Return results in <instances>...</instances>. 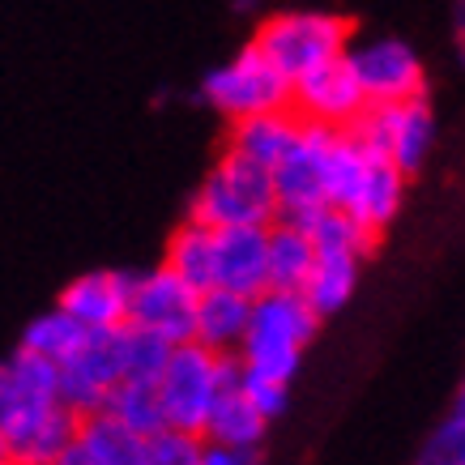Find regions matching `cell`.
<instances>
[{
  "label": "cell",
  "instance_id": "cell-1",
  "mask_svg": "<svg viewBox=\"0 0 465 465\" xmlns=\"http://www.w3.org/2000/svg\"><path fill=\"white\" fill-rule=\"evenodd\" d=\"M321 316L308 308L303 295L291 291H261L252 299V316H248V333L240 341V363L243 371L269 376V381H286L295 376L303 346L312 341Z\"/></svg>",
  "mask_w": 465,
  "mask_h": 465
},
{
  "label": "cell",
  "instance_id": "cell-2",
  "mask_svg": "<svg viewBox=\"0 0 465 465\" xmlns=\"http://www.w3.org/2000/svg\"><path fill=\"white\" fill-rule=\"evenodd\" d=\"M273 210H278V201H273L269 167L235 154V150H223L218 167L197 188L188 218L218 231V226H265L273 223Z\"/></svg>",
  "mask_w": 465,
  "mask_h": 465
},
{
  "label": "cell",
  "instance_id": "cell-3",
  "mask_svg": "<svg viewBox=\"0 0 465 465\" xmlns=\"http://www.w3.org/2000/svg\"><path fill=\"white\" fill-rule=\"evenodd\" d=\"M346 133L363 145L367 154H381L401 175H414L427 163V154H431L436 115H431L423 94L419 99H401V103H367Z\"/></svg>",
  "mask_w": 465,
  "mask_h": 465
},
{
  "label": "cell",
  "instance_id": "cell-4",
  "mask_svg": "<svg viewBox=\"0 0 465 465\" xmlns=\"http://www.w3.org/2000/svg\"><path fill=\"white\" fill-rule=\"evenodd\" d=\"M154 397L163 410V423L183 436H201L213 397H218V354L197 341L171 346L167 363L154 381Z\"/></svg>",
  "mask_w": 465,
  "mask_h": 465
},
{
  "label": "cell",
  "instance_id": "cell-5",
  "mask_svg": "<svg viewBox=\"0 0 465 465\" xmlns=\"http://www.w3.org/2000/svg\"><path fill=\"white\" fill-rule=\"evenodd\" d=\"M354 35L351 17L338 14H278L256 30V47L295 82L299 73L316 69L324 60L346 52V39Z\"/></svg>",
  "mask_w": 465,
  "mask_h": 465
},
{
  "label": "cell",
  "instance_id": "cell-6",
  "mask_svg": "<svg viewBox=\"0 0 465 465\" xmlns=\"http://www.w3.org/2000/svg\"><path fill=\"white\" fill-rule=\"evenodd\" d=\"M205 103H213V112H223L226 120L282 112V107H291V77L256 43H248L231 64L205 77Z\"/></svg>",
  "mask_w": 465,
  "mask_h": 465
},
{
  "label": "cell",
  "instance_id": "cell-7",
  "mask_svg": "<svg viewBox=\"0 0 465 465\" xmlns=\"http://www.w3.org/2000/svg\"><path fill=\"white\" fill-rule=\"evenodd\" d=\"M56 406H64L56 384V363L17 346L0 363V436L9 440V449Z\"/></svg>",
  "mask_w": 465,
  "mask_h": 465
},
{
  "label": "cell",
  "instance_id": "cell-8",
  "mask_svg": "<svg viewBox=\"0 0 465 465\" xmlns=\"http://www.w3.org/2000/svg\"><path fill=\"white\" fill-rule=\"evenodd\" d=\"M193 308H197V291L183 286L167 265H158L150 273H133L124 324L150 329L163 341L180 346V341H193Z\"/></svg>",
  "mask_w": 465,
  "mask_h": 465
},
{
  "label": "cell",
  "instance_id": "cell-9",
  "mask_svg": "<svg viewBox=\"0 0 465 465\" xmlns=\"http://www.w3.org/2000/svg\"><path fill=\"white\" fill-rule=\"evenodd\" d=\"M60 401L85 419L99 414L103 397L112 393V384H120V324L115 329H90L85 341L56 367Z\"/></svg>",
  "mask_w": 465,
  "mask_h": 465
},
{
  "label": "cell",
  "instance_id": "cell-10",
  "mask_svg": "<svg viewBox=\"0 0 465 465\" xmlns=\"http://www.w3.org/2000/svg\"><path fill=\"white\" fill-rule=\"evenodd\" d=\"M363 107H367V99H363V90H359V82H354L346 52L324 60V64H316L308 73H299L295 82H291V112L299 120H308V124L351 128Z\"/></svg>",
  "mask_w": 465,
  "mask_h": 465
},
{
  "label": "cell",
  "instance_id": "cell-11",
  "mask_svg": "<svg viewBox=\"0 0 465 465\" xmlns=\"http://www.w3.org/2000/svg\"><path fill=\"white\" fill-rule=\"evenodd\" d=\"M351 73L367 103H401V99H419L427 90L423 64L410 52L401 39H381L371 47L351 52Z\"/></svg>",
  "mask_w": 465,
  "mask_h": 465
},
{
  "label": "cell",
  "instance_id": "cell-12",
  "mask_svg": "<svg viewBox=\"0 0 465 465\" xmlns=\"http://www.w3.org/2000/svg\"><path fill=\"white\" fill-rule=\"evenodd\" d=\"M265 226H218L213 231V286L256 299L265 291Z\"/></svg>",
  "mask_w": 465,
  "mask_h": 465
},
{
  "label": "cell",
  "instance_id": "cell-13",
  "mask_svg": "<svg viewBox=\"0 0 465 465\" xmlns=\"http://www.w3.org/2000/svg\"><path fill=\"white\" fill-rule=\"evenodd\" d=\"M128 286H133V273H128V269L85 273V278H77L73 286H64L60 312L73 316L82 329H115V324H124Z\"/></svg>",
  "mask_w": 465,
  "mask_h": 465
},
{
  "label": "cell",
  "instance_id": "cell-14",
  "mask_svg": "<svg viewBox=\"0 0 465 465\" xmlns=\"http://www.w3.org/2000/svg\"><path fill=\"white\" fill-rule=\"evenodd\" d=\"M248 316H252V299L248 295L210 286V291L197 295V308H193V341L213 354L240 351L243 333H248Z\"/></svg>",
  "mask_w": 465,
  "mask_h": 465
},
{
  "label": "cell",
  "instance_id": "cell-15",
  "mask_svg": "<svg viewBox=\"0 0 465 465\" xmlns=\"http://www.w3.org/2000/svg\"><path fill=\"white\" fill-rule=\"evenodd\" d=\"M299 128H303V120H299L291 107H282V112H261V115H243V120H231V133H226V150H235V154L252 158V163H261V167H278V158L295 145Z\"/></svg>",
  "mask_w": 465,
  "mask_h": 465
},
{
  "label": "cell",
  "instance_id": "cell-16",
  "mask_svg": "<svg viewBox=\"0 0 465 465\" xmlns=\"http://www.w3.org/2000/svg\"><path fill=\"white\" fill-rule=\"evenodd\" d=\"M401 193H406V175L381 154H367L363 180H359V193L351 201V218L359 226H367L371 235H381L384 226L393 223V213L401 210Z\"/></svg>",
  "mask_w": 465,
  "mask_h": 465
},
{
  "label": "cell",
  "instance_id": "cell-17",
  "mask_svg": "<svg viewBox=\"0 0 465 465\" xmlns=\"http://www.w3.org/2000/svg\"><path fill=\"white\" fill-rule=\"evenodd\" d=\"M316 248H312L308 231H299L291 223H269V243H265V291H291L299 295L312 273Z\"/></svg>",
  "mask_w": 465,
  "mask_h": 465
},
{
  "label": "cell",
  "instance_id": "cell-18",
  "mask_svg": "<svg viewBox=\"0 0 465 465\" xmlns=\"http://www.w3.org/2000/svg\"><path fill=\"white\" fill-rule=\"evenodd\" d=\"M240 384H226V389H218L201 440H213V444H240V449H256V444H261V436H265L269 423L256 414V406L243 397Z\"/></svg>",
  "mask_w": 465,
  "mask_h": 465
},
{
  "label": "cell",
  "instance_id": "cell-19",
  "mask_svg": "<svg viewBox=\"0 0 465 465\" xmlns=\"http://www.w3.org/2000/svg\"><path fill=\"white\" fill-rule=\"evenodd\" d=\"M354 282H359V256L351 252H316L312 261V273L299 295L308 299V308L316 316H329L338 312L346 299L354 295Z\"/></svg>",
  "mask_w": 465,
  "mask_h": 465
},
{
  "label": "cell",
  "instance_id": "cell-20",
  "mask_svg": "<svg viewBox=\"0 0 465 465\" xmlns=\"http://www.w3.org/2000/svg\"><path fill=\"white\" fill-rule=\"evenodd\" d=\"M163 265L180 278L183 286H193V291H210L213 286V226L205 223H188L171 235L167 243V261Z\"/></svg>",
  "mask_w": 465,
  "mask_h": 465
},
{
  "label": "cell",
  "instance_id": "cell-21",
  "mask_svg": "<svg viewBox=\"0 0 465 465\" xmlns=\"http://www.w3.org/2000/svg\"><path fill=\"white\" fill-rule=\"evenodd\" d=\"M99 414H107L112 423L128 427L133 436H154L163 431V410H158V397H154V384H137V381H120L112 384V393L103 397Z\"/></svg>",
  "mask_w": 465,
  "mask_h": 465
},
{
  "label": "cell",
  "instance_id": "cell-22",
  "mask_svg": "<svg viewBox=\"0 0 465 465\" xmlns=\"http://www.w3.org/2000/svg\"><path fill=\"white\" fill-rule=\"evenodd\" d=\"M85 333H90V329H82L73 316H64V312L56 308V312H47V316H39V321L26 324V333H22V351L39 354V359H47V363L60 367L85 341Z\"/></svg>",
  "mask_w": 465,
  "mask_h": 465
},
{
  "label": "cell",
  "instance_id": "cell-23",
  "mask_svg": "<svg viewBox=\"0 0 465 465\" xmlns=\"http://www.w3.org/2000/svg\"><path fill=\"white\" fill-rule=\"evenodd\" d=\"M171 354V341H163L150 329L137 324H120V381H137V384H154L163 363Z\"/></svg>",
  "mask_w": 465,
  "mask_h": 465
},
{
  "label": "cell",
  "instance_id": "cell-24",
  "mask_svg": "<svg viewBox=\"0 0 465 465\" xmlns=\"http://www.w3.org/2000/svg\"><path fill=\"white\" fill-rule=\"evenodd\" d=\"M414 465H465V406L461 397L452 401V410L436 423V431L427 436L419 449Z\"/></svg>",
  "mask_w": 465,
  "mask_h": 465
},
{
  "label": "cell",
  "instance_id": "cell-25",
  "mask_svg": "<svg viewBox=\"0 0 465 465\" xmlns=\"http://www.w3.org/2000/svg\"><path fill=\"white\" fill-rule=\"evenodd\" d=\"M201 436H183L175 427H163L145 436V465H197Z\"/></svg>",
  "mask_w": 465,
  "mask_h": 465
},
{
  "label": "cell",
  "instance_id": "cell-26",
  "mask_svg": "<svg viewBox=\"0 0 465 465\" xmlns=\"http://www.w3.org/2000/svg\"><path fill=\"white\" fill-rule=\"evenodd\" d=\"M243 397H248V401H252L256 406V414H261V419H278V414H282L286 410V397H291V384L286 381H269V376H256V371H243Z\"/></svg>",
  "mask_w": 465,
  "mask_h": 465
},
{
  "label": "cell",
  "instance_id": "cell-27",
  "mask_svg": "<svg viewBox=\"0 0 465 465\" xmlns=\"http://www.w3.org/2000/svg\"><path fill=\"white\" fill-rule=\"evenodd\" d=\"M197 465H261V452L240 449V444H213V440H201Z\"/></svg>",
  "mask_w": 465,
  "mask_h": 465
},
{
  "label": "cell",
  "instance_id": "cell-28",
  "mask_svg": "<svg viewBox=\"0 0 465 465\" xmlns=\"http://www.w3.org/2000/svg\"><path fill=\"white\" fill-rule=\"evenodd\" d=\"M0 465H14V452H9V440L0 436Z\"/></svg>",
  "mask_w": 465,
  "mask_h": 465
}]
</instances>
